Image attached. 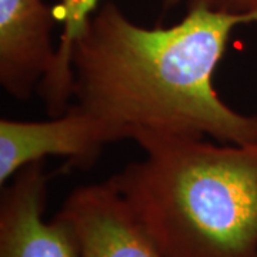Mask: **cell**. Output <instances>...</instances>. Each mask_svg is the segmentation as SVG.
Instances as JSON below:
<instances>
[{
	"label": "cell",
	"mask_w": 257,
	"mask_h": 257,
	"mask_svg": "<svg viewBox=\"0 0 257 257\" xmlns=\"http://www.w3.org/2000/svg\"><path fill=\"white\" fill-rule=\"evenodd\" d=\"M256 16L189 6L169 28H143L113 2L86 22L70 52L72 100L143 150L179 139L257 143V116L234 110L214 73L234 29Z\"/></svg>",
	"instance_id": "cell-1"
},
{
	"label": "cell",
	"mask_w": 257,
	"mask_h": 257,
	"mask_svg": "<svg viewBox=\"0 0 257 257\" xmlns=\"http://www.w3.org/2000/svg\"><path fill=\"white\" fill-rule=\"evenodd\" d=\"M107 183L166 257H257V143L179 139Z\"/></svg>",
	"instance_id": "cell-2"
},
{
	"label": "cell",
	"mask_w": 257,
	"mask_h": 257,
	"mask_svg": "<svg viewBox=\"0 0 257 257\" xmlns=\"http://www.w3.org/2000/svg\"><path fill=\"white\" fill-rule=\"evenodd\" d=\"M116 142L110 128L76 104L60 116L40 121L0 120V184L47 156L66 157L72 167L87 169L103 147Z\"/></svg>",
	"instance_id": "cell-3"
},
{
	"label": "cell",
	"mask_w": 257,
	"mask_h": 257,
	"mask_svg": "<svg viewBox=\"0 0 257 257\" xmlns=\"http://www.w3.org/2000/svg\"><path fill=\"white\" fill-rule=\"evenodd\" d=\"M45 160L23 167L3 186L0 202V257H82L69 223L45 219L49 176Z\"/></svg>",
	"instance_id": "cell-4"
},
{
	"label": "cell",
	"mask_w": 257,
	"mask_h": 257,
	"mask_svg": "<svg viewBox=\"0 0 257 257\" xmlns=\"http://www.w3.org/2000/svg\"><path fill=\"white\" fill-rule=\"evenodd\" d=\"M56 19L43 0H0V84L12 97L30 99L53 72Z\"/></svg>",
	"instance_id": "cell-5"
},
{
	"label": "cell",
	"mask_w": 257,
	"mask_h": 257,
	"mask_svg": "<svg viewBox=\"0 0 257 257\" xmlns=\"http://www.w3.org/2000/svg\"><path fill=\"white\" fill-rule=\"evenodd\" d=\"M57 214L73 230L82 257H166L107 180L77 187Z\"/></svg>",
	"instance_id": "cell-6"
},
{
	"label": "cell",
	"mask_w": 257,
	"mask_h": 257,
	"mask_svg": "<svg viewBox=\"0 0 257 257\" xmlns=\"http://www.w3.org/2000/svg\"><path fill=\"white\" fill-rule=\"evenodd\" d=\"M166 9L176 6L180 0H162ZM99 0H60L57 19L63 25L59 39L53 72L40 83L37 92L45 101L49 116H60L70 107L72 101V70L70 52L77 35L96 10Z\"/></svg>",
	"instance_id": "cell-7"
},
{
	"label": "cell",
	"mask_w": 257,
	"mask_h": 257,
	"mask_svg": "<svg viewBox=\"0 0 257 257\" xmlns=\"http://www.w3.org/2000/svg\"><path fill=\"white\" fill-rule=\"evenodd\" d=\"M189 6H203L230 15L257 18V0H189Z\"/></svg>",
	"instance_id": "cell-8"
}]
</instances>
